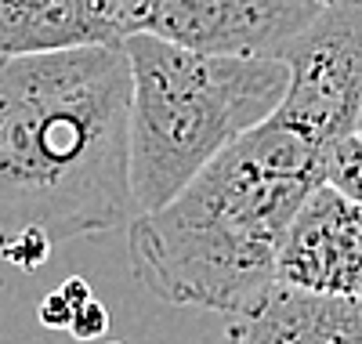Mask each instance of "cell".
I'll return each instance as SVG.
<instances>
[{
    "instance_id": "obj_2",
    "label": "cell",
    "mask_w": 362,
    "mask_h": 344,
    "mask_svg": "<svg viewBox=\"0 0 362 344\" xmlns=\"http://www.w3.org/2000/svg\"><path fill=\"white\" fill-rule=\"evenodd\" d=\"M329 149L272 116L228 145L163 210L127 232L134 275L167 304L250 316L279 287V250L305 200L326 185Z\"/></svg>"
},
{
    "instance_id": "obj_10",
    "label": "cell",
    "mask_w": 362,
    "mask_h": 344,
    "mask_svg": "<svg viewBox=\"0 0 362 344\" xmlns=\"http://www.w3.org/2000/svg\"><path fill=\"white\" fill-rule=\"evenodd\" d=\"M105 326H109V311H105L98 301H87V304L76 311V316H73L69 333L80 337V340H95V337L105 333Z\"/></svg>"
},
{
    "instance_id": "obj_1",
    "label": "cell",
    "mask_w": 362,
    "mask_h": 344,
    "mask_svg": "<svg viewBox=\"0 0 362 344\" xmlns=\"http://www.w3.org/2000/svg\"><path fill=\"white\" fill-rule=\"evenodd\" d=\"M134 222L124 44L0 62V246Z\"/></svg>"
},
{
    "instance_id": "obj_11",
    "label": "cell",
    "mask_w": 362,
    "mask_h": 344,
    "mask_svg": "<svg viewBox=\"0 0 362 344\" xmlns=\"http://www.w3.org/2000/svg\"><path fill=\"white\" fill-rule=\"evenodd\" d=\"M73 316H76V304H73L62 290H54V294L40 304V323L51 326V330H69V326H73Z\"/></svg>"
},
{
    "instance_id": "obj_7",
    "label": "cell",
    "mask_w": 362,
    "mask_h": 344,
    "mask_svg": "<svg viewBox=\"0 0 362 344\" xmlns=\"http://www.w3.org/2000/svg\"><path fill=\"white\" fill-rule=\"evenodd\" d=\"M124 40V0H0V62Z\"/></svg>"
},
{
    "instance_id": "obj_8",
    "label": "cell",
    "mask_w": 362,
    "mask_h": 344,
    "mask_svg": "<svg viewBox=\"0 0 362 344\" xmlns=\"http://www.w3.org/2000/svg\"><path fill=\"white\" fill-rule=\"evenodd\" d=\"M225 344H362V301L276 287L250 316L228 319Z\"/></svg>"
},
{
    "instance_id": "obj_3",
    "label": "cell",
    "mask_w": 362,
    "mask_h": 344,
    "mask_svg": "<svg viewBox=\"0 0 362 344\" xmlns=\"http://www.w3.org/2000/svg\"><path fill=\"white\" fill-rule=\"evenodd\" d=\"M131 62V196L134 217L163 210L235 145L279 113L283 58L199 55L160 37H127Z\"/></svg>"
},
{
    "instance_id": "obj_4",
    "label": "cell",
    "mask_w": 362,
    "mask_h": 344,
    "mask_svg": "<svg viewBox=\"0 0 362 344\" xmlns=\"http://www.w3.org/2000/svg\"><path fill=\"white\" fill-rule=\"evenodd\" d=\"M283 62L290 91L276 116L326 149L351 138L362 109V0H329Z\"/></svg>"
},
{
    "instance_id": "obj_5",
    "label": "cell",
    "mask_w": 362,
    "mask_h": 344,
    "mask_svg": "<svg viewBox=\"0 0 362 344\" xmlns=\"http://www.w3.org/2000/svg\"><path fill=\"white\" fill-rule=\"evenodd\" d=\"M329 0H124L127 37H160L199 55L283 58Z\"/></svg>"
},
{
    "instance_id": "obj_9",
    "label": "cell",
    "mask_w": 362,
    "mask_h": 344,
    "mask_svg": "<svg viewBox=\"0 0 362 344\" xmlns=\"http://www.w3.org/2000/svg\"><path fill=\"white\" fill-rule=\"evenodd\" d=\"M326 185L337 189L344 200L362 207V138H344L329 149L326 160Z\"/></svg>"
},
{
    "instance_id": "obj_12",
    "label": "cell",
    "mask_w": 362,
    "mask_h": 344,
    "mask_svg": "<svg viewBox=\"0 0 362 344\" xmlns=\"http://www.w3.org/2000/svg\"><path fill=\"white\" fill-rule=\"evenodd\" d=\"M355 138H362V109H358V120H355Z\"/></svg>"
},
{
    "instance_id": "obj_6",
    "label": "cell",
    "mask_w": 362,
    "mask_h": 344,
    "mask_svg": "<svg viewBox=\"0 0 362 344\" xmlns=\"http://www.w3.org/2000/svg\"><path fill=\"white\" fill-rule=\"evenodd\" d=\"M279 287L362 301V207L319 185L286 229Z\"/></svg>"
}]
</instances>
